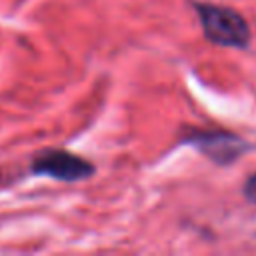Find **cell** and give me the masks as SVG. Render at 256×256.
<instances>
[{"instance_id": "cell-1", "label": "cell", "mask_w": 256, "mask_h": 256, "mask_svg": "<svg viewBox=\"0 0 256 256\" xmlns=\"http://www.w3.org/2000/svg\"><path fill=\"white\" fill-rule=\"evenodd\" d=\"M196 12L204 36L220 46L246 48L250 42V28L246 20L232 8L216 4H196Z\"/></svg>"}, {"instance_id": "cell-2", "label": "cell", "mask_w": 256, "mask_h": 256, "mask_svg": "<svg viewBox=\"0 0 256 256\" xmlns=\"http://www.w3.org/2000/svg\"><path fill=\"white\" fill-rule=\"evenodd\" d=\"M32 172L42 176H52L58 180H82L94 172V166L66 150H44L32 162Z\"/></svg>"}, {"instance_id": "cell-3", "label": "cell", "mask_w": 256, "mask_h": 256, "mask_svg": "<svg viewBox=\"0 0 256 256\" xmlns=\"http://www.w3.org/2000/svg\"><path fill=\"white\" fill-rule=\"evenodd\" d=\"M186 142L200 148L208 158L218 164L234 162L246 150V142L242 138L224 130H194L186 134Z\"/></svg>"}, {"instance_id": "cell-4", "label": "cell", "mask_w": 256, "mask_h": 256, "mask_svg": "<svg viewBox=\"0 0 256 256\" xmlns=\"http://www.w3.org/2000/svg\"><path fill=\"white\" fill-rule=\"evenodd\" d=\"M244 196H246L252 204H256V174H252V176L244 182Z\"/></svg>"}]
</instances>
